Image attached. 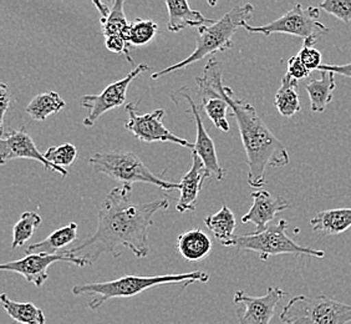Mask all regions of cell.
<instances>
[{
    "label": "cell",
    "instance_id": "cell-24",
    "mask_svg": "<svg viewBox=\"0 0 351 324\" xmlns=\"http://www.w3.org/2000/svg\"><path fill=\"white\" fill-rule=\"evenodd\" d=\"M66 104L56 91H47L34 96L27 104V114L35 121H45L49 116L64 110Z\"/></svg>",
    "mask_w": 351,
    "mask_h": 324
},
{
    "label": "cell",
    "instance_id": "cell-19",
    "mask_svg": "<svg viewBox=\"0 0 351 324\" xmlns=\"http://www.w3.org/2000/svg\"><path fill=\"white\" fill-rule=\"evenodd\" d=\"M180 255L189 262H199L212 251V240L203 231L189 230L181 233L176 243Z\"/></svg>",
    "mask_w": 351,
    "mask_h": 324
},
{
    "label": "cell",
    "instance_id": "cell-27",
    "mask_svg": "<svg viewBox=\"0 0 351 324\" xmlns=\"http://www.w3.org/2000/svg\"><path fill=\"white\" fill-rule=\"evenodd\" d=\"M123 5H125L123 0H116L112 3V7L110 9L108 18L100 19L102 34L105 38L112 36V35H121L126 39L131 23L126 19V15L123 12Z\"/></svg>",
    "mask_w": 351,
    "mask_h": 324
},
{
    "label": "cell",
    "instance_id": "cell-17",
    "mask_svg": "<svg viewBox=\"0 0 351 324\" xmlns=\"http://www.w3.org/2000/svg\"><path fill=\"white\" fill-rule=\"evenodd\" d=\"M210 178L202 160L192 151V166L189 172L183 176L180 189V198L176 205V209L183 213L187 211H195L197 209L198 196L202 189L203 183Z\"/></svg>",
    "mask_w": 351,
    "mask_h": 324
},
{
    "label": "cell",
    "instance_id": "cell-3",
    "mask_svg": "<svg viewBox=\"0 0 351 324\" xmlns=\"http://www.w3.org/2000/svg\"><path fill=\"white\" fill-rule=\"evenodd\" d=\"M210 276L207 272L195 270L189 273L163 275V276H123L108 282H93V284H77L73 288L75 296L88 294L91 299L88 308L96 311L110 299L115 298H132L141 294L145 290L155 288L165 284H183L184 288L189 284L201 282L207 284Z\"/></svg>",
    "mask_w": 351,
    "mask_h": 324
},
{
    "label": "cell",
    "instance_id": "cell-34",
    "mask_svg": "<svg viewBox=\"0 0 351 324\" xmlns=\"http://www.w3.org/2000/svg\"><path fill=\"white\" fill-rule=\"evenodd\" d=\"M15 97L13 94L10 93V90L8 89L7 85L4 82L0 84V108H1V116H0V130L1 132L5 130L4 128V119H5V114L12 108Z\"/></svg>",
    "mask_w": 351,
    "mask_h": 324
},
{
    "label": "cell",
    "instance_id": "cell-6",
    "mask_svg": "<svg viewBox=\"0 0 351 324\" xmlns=\"http://www.w3.org/2000/svg\"><path fill=\"white\" fill-rule=\"evenodd\" d=\"M288 224L289 223L287 220H279L277 223L270 224L262 232L236 236L232 247H237L238 250L256 252L262 261H267L269 257L279 255L311 256L315 258H323L325 256L324 251L304 247L293 241L287 235Z\"/></svg>",
    "mask_w": 351,
    "mask_h": 324
},
{
    "label": "cell",
    "instance_id": "cell-25",
    "mask_svg": "<svg viewBox=\"0 0 351 324\" xmlns=\"http://www.w3.org/2000/svg\"><path fill=\"white\" fill-rule=\"evenodd\" d=\"M4 311L14 322L19 324H45V314L43 310L32 302H16L8 297L5 293L0 296Z\"/></svg>",
    "mask_w": 351,
    "mask_h": 324
},
{
    "label": "cell",
    "instance_id": "cell-4",
    "mask_svg": "<svg viewBox=\"0 0 351 324\" xmlns=\"http://www.w3.org/2000/svg\"><path fill=\"white\" fill-rule=\"evenodd\" d=\"M254 8L250 3L237 4L228 13L224 14L219 21H216L210 25L198 27L196 49L189 58L180 62H176L169 68L163 69L152 74V79L157 80L166 75L178 71L181 69L192 65L195 62L203 60L208 55L227 51L234 47L233 35L236 34L239 27L250 21L253 15Z\"/></svg>",
    "mask_w": 351,
    "mask_h": 324
},
{
    "label": "cell",
    "instance_id": "cell-15",
    "mask_svg": "<svg viewBox=\"0 0 351 324\" xmlns=\"http://www.w3.org/2000/svg\"><path fill=\"white\" fill-rule=\"evenodd\" d=\"M56 262H65L77 267L88 266L82 258L70 256L64 250L59 255H27V257L21 259L1 264L0 270L15 272L25 278L27 282L34 284L38 288H40L49 279V267Z\"/></svg>",
    "mask_w": 351,
    "mask_h": 324
},
{
    "label": "cell",
    "instance_id": "cell-12",
    "mask_svg": "<svg viewBox=\"0 0 351 324\" xmlns=\"http://www.w3.org/2000/svg\"><path fill=\"white\" fill-rule=\"evenodd\" d=\"M16 159L40 162L47 171H55L64 177L69 174L68 170L55 166L54 163L47 161L44 154H41L40 150L35 145L33 137L27 134L25 128L4 130L0 136V163L4 165Z\"/></svg>",
    "mask_w": 351,
    "mask_h": 324
},
{
    "label": "cell",
    "instance_id": "cell-29",
    "mask_svg": "<svg viewBox=\"0 0 351 324\" xmlns=\"http://www.w3.org/2000/svg\"><path fill=\"white\" fill-rule=\"evenodd\" d=\"M158 25L151 19H136L130 24L126 40L130 47H145L155 39Z\"/></svg>",
    "mask_w": 351,
    "mask_h": 324
},
{
    "label": "cell",
    "instance_id": "cell-22",
    "mask_svg": "<svg viewBox=\"0 0 351 324\" xmlns=\"http://www.w3.org/2000/svg\"><path fill=\"white\" fill-rule=\"evenodd\" d=\"M204 223L218 242L224 247H232L233 240L236 238L234 231L237 220L234 213L227 205H223L222 209L215 215L206 217Z\"/></svg>",
    "mask_w": 351,
    "mask_h": 324
},
{
    "label": "cell",
    "instance_id": "cell-7",
    "mask_svg": "<svg viewBox=\"0 0 351 324\" xmlns=\"http://www.w3.org/2000/svg\"><path fill=\"white\" fill-rule=\"evenodd\" d=\"M280 321L284 324H348L351 322V305L324 294L297 296L284 305Z\"/></svg>",
    "mask_w": 351,
    "mask_h": 324
},
{
    "label": "cell",
    "instance_id": "cell-10",
    "mask_svg": "<svg viewBox=\"0 0 351 324\" xmlns=\"http://www.w3.org/2000/svg\"><path fill=\"white\" fill-rule=\"evenodd\" d=\"M149 69L151 67L149 64H140L121 80L110 84L100 94L82 96V106L88 110V116L84 119V125L86 128H93L104 114L123 105L126 102V94L130 84L138 75L146 73Z\"/></svg>",
    "mask_w": 351,
    "mask_h": 324
},
{
    "label": "cell",
    "instance_id": "cell-26",
    "mask_svg": "<svg viewBox=\"0 0 351 324\" xmlns=\"http://www.w3.org/2000/svg\"><path fill=\"white\" fill-rule=\"evenodd\" d=\"M298 81L291 75H284L282 85L276 94L274 105L280 115L284 117H293L300 113L302 105L297 93Z\"/></svg>",
    "mask_w": 351,
    "mask_h": 324
},
{
    "label": "cell",
    "instance_id": "cell-9",
    "mask_svg": "<svg viewBox=\"0 0 351 324\" xmlns=\"http://www.w3.org/2000/svg\"><path fill=\"white\" fill-rule=\"evenodd\" d=\"M196 84L206 115L210 117L217 128L223 132H230V122L227 119V113L230 110V104L224 99L221 91L222 69L216 58H212L206 64L202 76L196 78Z\"/></svg>",
    "mask_w": 351,
    "mask_h": 324
},
{
    "label": "cell",
    "instance_id": "cell-2",
    "mask_svg": "<svg viewBox=\"0 0 351 324\" xmlns=\"http://www.w3.org/2000/svg\"><path fill=\"white\" fill-rule=\"evenodd\" d=\"M221 91L230 104V114L236 117L248 163V185L262 189L268 167H284L291 162L288 150L273 134L254 106L238 97L233 89L222 84Z\"/></svg>",
    "mask_w": 351,
    "mask_h": 324
},
{
    "label": "cell",
    "instance_id": "cell-5",
    "mask_svg": "<svg viewBox=\"0 0 351 324\" xmlns=\"http://www.w3.org/2000/svg\"><path fill=\"white\" fill-rule=\"evenodd\" d=\"M90 165L96 172L108 176L121 185L149 183L163 191H175L181 189V185L169 183L162 175H156L143 163L141 159L131 151L112 150L108 152H97L90 157Z\"/></svg>",
    "mask_w": 351,
    "mask_h": 324
},
{
    "label": "cell",
    "instance_id": "cell-8",
    "mask_svg": "<svg viewBox=\"0 0 351 324\" xmlns=\"http://www.w3.org/2000/svg\"><path fill=\"white\" fill-rule=\"evenodd\" d=\"M320 16V10L315 7L305 9L302 4H297L291 10H288L283 16L278 18L269 24L262 27H252L245 23L243 29L252 34H263L269 36L271 34H289L299 36L304 40L317 39L320 35L328 34L329 27L317 21Z\"/></svg>",
    "mask_w": 351,
    "mask_h": 324
},
{
    "label": "cell",
    "instance_id": "cell-36",
    "mask_svg": "<svg viewBox=\"0 0 351 324\" xmlns=\"http://www.w3.org/2000/svg\"><path fill=\"white\" fill-rule=\"evenodd\" d=\"M319 71H326V73H334V74L343 75L345 78H351V62L344 65H330L324 64L322 65Z\"/></svg>",
    "mask_w": 351,
    "mask_h": 324
},
{
    "label": "cell",
    "instance_id": "cell-18",
    "mask_svg": "<svg viewBox=\"0 0 351 324\" xmlns=\"http://www.w3.org/2000/svg\"><path fill=\"white\" fill-rule=\"evenodd\" d=\"M166 7L169 10L167 29L172 33H178L184 27H202L215 23V19L206 18L202 13L193 10L184 0H167Z\"/></svg>",
    "mask_w": 351,
    "mask_h": 324
},
{
    "label": "cell",
    "instance_id": "cell-1",
    "mask_svg": "<svg viewBox=\"0 0 351 324\" xmlns=\"http://www.w3.org/2000/svg\"><path fill=\"white\" fill-rule=\"evenodd\" d=\"M169 207L166 197L151 202L134 203L132 186L120 185L100 205L94 233L65 252L82 258L88 266L96 264L105 253L114 258L120 257L122 247L132 251L138 258H145L149 253V231L154 226V216Z\"/></svg>",
    "mask_w": 351,
    "mask_h": 324
},
{
    "label": "cell",
    "instance_id": "cell-11",
    "mask_svg": "<svg viewBox=\"0 0 351 324\" xmlns=\"http://www.w3.org/2000/svg\"><path fill=\"white\" fill-rule=\"evenodd\" d=\"M128 120L125 122V128L131 131L136 139L143 142H172L187 149H195V143H191L186 139L178 137L169 128L163 125L162 119L165 116L163 108H156L152 113L138 115L134 104L126 105Z\"/></svg>",
    "mask_w": 351,
    "mask_h": 324
},
{
    "label": "cell",
    "instance_id": "cell-33",
    "mask_svg": "<svg viewBox=\"0 0 351 324\" xmlns=\"http://www.w3.org/2000/svg\"><path fill=\"white\" fill-rule=\"evenodd\" d=\"M105 45L108 47V51L111 53H116V54H123L126 60L129 61L130 64H135L132 56L130 54V45L126 39L121 36V35H112L105 38Z\"/></svg>",
    "mask_w": 351,
    "mask_h": 324
},
{
    "label": "cell",
    "instance_id": "cell-21",
    "mask_svg": "<svg viewBox=\"0 0 351 324\" xmlns=\"http://www.w3.org/2000/svg\"><path fill=\"white\" fill-rule=\"evenodd\" d=\"M77 223L71 222L54 231L40 242L33 243L27 248V255H59L77 237Z\"/></svg>",
    "mask_w": 351,
    "mask_h": 324
},
{
    "label": "cell",
    "instance_id": "cell-13",
    "mask_svg": "<svg viewBox=\"0 0 351 324\" xmlns=\"http://www.w3.org/2000/svg\"><path fill=\"white\" fill-rule=\"evenodd\" d=\"M180 97L187 100L189 104V113L192 114L195 122H196V143H195V149L192 151H195L197 155L199 156V159L202 160L206 171L210 175V178L215 177L217 181H223L227 171L219 163V159L217 155L216 145H215L212 137L208 135V132L206 130L201 111H199V108L197 106L196 102L191 95V89L187 88V86H182L172 94L173 102H176Z\"/></svg>",
    "mask_w": 351,
    "mask_h": 324
},
{
    "label": "cell",
    "instance_id": "cell-28",
    "mask_svg": "<svg viewBox=\"0 0 351 324\" xmlns=\"http://www.w3.org/2000/svg\"><path fill=\"white\" fill-rule=\"evenodd\" d=\"M41 216L33 211H27L21 215L19 221L15 223L13 229V241H12V248L15 250L18 247L24 246L25 243L33 237L35 230L40 224Z\"/></svg>",
    "mask_w": 351,
    "mask_h": 324
},
{
    "label": "cell",
    "instance_id": "cell-30",
    "mask_svg": "<svg viewBox=\"0 0 351 324\" xmlns=\"http://www.w3.org/2000/svg\"><path fill=\"white\" fill-rule=\"evenodd\" d=\"M47 161L59 167H69L74 163L77 157V149L73 143H62L60 146H51L44 154Z\"/></svg>",
    "mask_w": 351,
    "mask_h": 324
},
{
    "label": "cell",
    "instance_id": "cell-14",
    "mask_svg": "<svg viewBox=\"0 0 351 324\" xmlns=\"http://www.w3.org/2000/svg\"><path fill=\"white\" fill-rule=\"evenodd\" d=\"M287 292L278 287H269L262 297L248 296L243 290H237L233 302L241 305L237 310L239 324H270L280 301Z\"/></svg>",
    "mask_w": 351,
    "mask_h": 324
},
{
    "label": "cell",
    "instance_id": "cell-16",
    "mask_svg": "<svg viewBox=\"0 0 351 324\" xmlns=\"http://www.w3.org/2000/svg\"><path fill=\"white\" fill-rule=\"evenodd\" d=\"M253 198V205L250 211L242 217V222L253 223L256 226V232H262L268 227L279 212H283L291 207L283 197H274L265 189H257L250 194Z\"/></svg>",
    "mask_w": 351,
    "mask_h": 324
},
{
    "label": "cell",
    "instance_id": "cell-23",
    "mask_svg": "<svg viewBox=\"0 0 351 324\" xmlns=\"http://www.w3.org/2000/svg\"><path fill=\"white\" fill-rule=\"evenodd\" d=\"M320 79H311L305 86L311 99V108L313 113H324L326 106L332 102L335 90V74L320 71Z\"/></svg>",
    "mask_w": 351,
    "mask_h": 324
},
{
    "label": "cell",
    "instance_id": "cell-37",
    "mask_svg": "<svg viewBox=\"0 0 351 324\" xmlns=\"http://www.w3.org/2000/svg\"><path fill=\"white\" fill-rule=\"evenodd\" d=\"M95 7L99 9V13H100V19H104V18H108V13H110V8L105 4V3H102V1H94Z\"/></svg>",
    "mask_w": 351,
    "mask_h": 324
},
{
    "label": "cell",
    "instance_id": "cell-32",
    "mask_svg": "<svg viewBox=\"0 0 351 324\" xmlns=\"http://www.w3.org/2000/svg\"><path fill=\"white\" fill-rule=\"evenodd\" d=\"M299 59L304 64L305 68L308 69L309 71L313 70H319L322 67V58L323 55L322 53L315 49L314 47H305L300 49V51L298 53Z\"/></svg>",
    "mask_w": 351,
    "mask_h": 324
},
{
    "label": "cell",
    "instance_id": "cell-31",
    "mask_svg": "<svg viewBox=\"0 0 351 324\" xmlns=\"http://www.w3.org/2000/svg\"><path fill=\"white\" fill-rule=\"evenodd\" d=\"M319 8L334 15L339 21L344 23L351 21V0H324L320 3Z\"/></svg>",
    "mask_w": 351,
    "mask_h": 324
},
{
    "label": "cell",
    "instance_id": "cell-20",
    "mask_svg": "<svg viewBox=\"0 0 351 324\" xmlns=\"http://www.w3.org/2000/svg\"><path fill=\"white\" fill-rule=\"evenodd\" d=\"M313 231L326 236L340 235L351 227V209H325L311 220Z\"/></svg>",
    "mask_w": 351,
    "mask_h": 324
},
{
    "label": "cell",
    "instance_id": "cell-35",
    "mask_svg": "<svg viewBox=\"0 0 351 324\" xmlns=\"http://www.w3.org/2000/svg\"><path fill=\"white\" fill-rule=\"evenodd\" d=\"M287 74L291 75L293 79L299 81L304 78H308L311 75V71L305 68L304 64L299 59V56H291V59L288 60V71Z\"/></svg>",
    "mask_w": 351,
    "mask_h": 324
}]
</instances>
